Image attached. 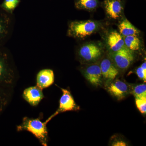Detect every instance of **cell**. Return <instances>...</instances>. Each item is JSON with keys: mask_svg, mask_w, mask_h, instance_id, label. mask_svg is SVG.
<instances>
[{"mask_svg": "<svg viewBox=\"0 0 146 146\" xmlns=\"http://www.w3.org/2000/svg\"><path fill=\"white\" fill-rule=\"evenodd\" d=\"M118 28L120 34L124 37L129 35L137 36L139 34V31L126 19L120 23Z\"/></svg>", "mask_w": 146, "mask_h": 146, "instance_id": "obj_16", "label": "cell"}, {"mask_svg": "<svg viewBox=\"0 0 146 146\" xmlns=\"http://www.w3.org/2000/svg\"><path fill=\"white\" fill-rule=\"evenodd\" d=\"M104 5L106 12L112 19H118L122 13L123 6L122 0H104Z\"/></svg>", "mask_w": 146, "mask_h": 146, "instance_id": "obj_12", "label": "cell"}, {"mask_svg": "<svg viewBox=\"0 0 146 146\" xmlns=\"http://www.w3.org/2000/svg\"><path fill=\"white\" fill-rule=\"evenodd\" d=\"M54 81V73L50 69L41 70L36 75V85L42 90L51 86Z\"/></svg>", "mask_w": 146, "mask_h": 146, "instance_id": "obj_13", "label": "cell"}, {"mask_svg": "<svg viewBox=\"0 0 146 146\" xmlns=\"http://www.w3.org/2000/svg\"><path fill=\"white\" fill-rule=\"evenodd\" d=\"M136 74L138 77L143 80L145 83L146 80V62L145 61L136 70Z\"/></svg>", "mask_w": 146, "mask_h": 146, "instance_id": "obj_22", "label": "cell"}, {"mask_svg": "<svg viewBox=\"0 0 146 146\" xmlns=\"http://www.w3.org/2000/svg\"><path fill=\"white\" fill-rule=\"evenodd\" d=\"M85 78L93 86L98 87L102 85L103 81L100 65L91 64L87 66L83 71Z\"/></svg>", "mask_w": 146, "mask_h": 146, "instance_id": "obj_10", "label": "cell"}, {"mask_svg": "<svg viewBox=\"0 0 146 146\" xmlns=\"http://www.w3.org/2000/svg\"><path fill=\"white\" fill-rule=\"evenodd\" d=\"M107 86L109 94L118 100L123 99L130 93L128 84L119 80H113Z\"/></svg>", "mask_w": 146, "mask_h": 146, "instance_id": "obj_8", "label": "cell"}, {"mask_svg": "<svg viewBox=\"0 0 146 146\" xmlns=\"http://www.w3.org/2000/svg\"><path fill=\"white\" fill-rule=\"evenodd\" d=\"M100 67L103 81L106 85L115 80L119 73V69L109 58H104L100 63Z\"/></svg>", "mask_w": 146, "mask_h": 146, "instance_id": "obj_9", "label": "cell"}, {"mask_svg": "<svg viewBox=\"0 0 146 146\" xmlns=\"http://www.w3.org/2000/svg\"><path fill=\"white\" fill-rule=\"evenodd\" d=\"M61 89L63 94L59 100V107L54 114L45 121L47 124L59 113L67 111H77L80 109V107L76 104L70 92L66 89Z\"/></svg>", "mask_w": 146, "mask_h": 146, "instance_id": "obj_4", "label": "cell"}, {"mask_svg": "<svg viewBox=\"0 0 146 146\" xmlns=\"http://www.w3.org/2000/svg\"><path fill=\"white\" fill-rule=\"evenodd\" d=\"M20 2V0H4L1 8L9 13H12Z\"/></svg>", "mask_w": 146, "mask_h": 146, "instance_id": "obj_20", "label": "cell"}, {"mask_svg": "<svg viewBox=\"0 0 146 146\" xmlns=\"http://www.w3.org/2000/svg\"><path fill=\"white\" fill-rule=\"evenodd\" d=\"M42 90L36 85L30 86L24 90L23 98L31 106H37L44 97Z\"/></svg>", "mask_w": 146, "mask_h": 146, "instance_id": "obj_11", "label": "cell"}, {"mask_svg": "<svg viewBox=\"0 0 146 146\" xmlns=\"http://www.w3.org/2000/svg\"><path fill=\"white\" fill-rule=\"evenodd\" d=\"M98 27L96 22L91 20L73 21L69 25L68 34L74 38H85L96 31Z\"/></svg>", "mask_w": 146, "mask_h": 146, "instance_id": "obj_3", "label": "cell"}, {"mask_svg": "<svg viewBox=\"0 0 146 146\" xmlns=\"http://www.w3.org/2000/svg\"><path fill=\"white\" fill-rule=\"evenodd\" d=\"M107 42L110 49L112 52L117 51L125 46L122 36L116 31L109 33L108 36Z\"/></svg>", "mask_w": 146, "mask_h": 146, "instance_id": "obj_14", "label": "cell"}, {"mask_svg": "<svg viewBox=\"0 0 146 146\" xmlns=\"http://www.w3.org/2000/svg\"><path fill=\"white\" fill-rule=\"evenodd\" d=\"M11 86L0 84V115L7 106L11 96Z\"/></svg>", "mask_w": 146, "mask_h": 146, "instance_id": "obj_15", "label": "cell"}, {"mask_svg": "<svg viewBox=\"0 0 146 146\" xmlns=\"http://www.w3.org/2000/svg\"><path fill=\"white\" fill-rule=\"evenodd\" d=\"M102 50L98 46L94 43L83 45L79 50L78 54L82 59L86 62H94L101 56Z\"/></svg>", "mask_w": 146, "mask_h": 146, "instance_id": "obj_7", "label": "cell"}, {"mask_svg": "<svg viewBox=\"0 0 146 146\" xmlns=\"http://www.w3.org/2000/svg\"><path fill=\"white\" fill-rule=\"evenodd\" d=\"M124 41L125 46L133 51L138 50L140 49L141 42L137 35H129L125 36Z\"/></svg>", "mask_w": 146, "mask_h": 146, "instance_id": "obj_18", "label": "cell"}, {"mask_svg": "<svg viewBox=\"0 0 146 146\" xmlns=\"http://www.w3.org/2000/svg\"><path fill=\"white\" fill-rule=\"evenodd\" d=\"M16 78V70L10 54L0 46V84L12 86Z\"/></svg>", "mask_w": 146, "mask_h": 146, "instance_id": "obj_2", "label": "cell"}, {"mask_svg": "<svg viewBox=\"0 0 146 146\" xmlns=\"http://www.w3.org/2000/svg\"><path fill=\"white\" fill-rule=\"evenodd\" d=\"M112 62L118 69H127L134 59L133 51L124 46L117 51L113 52L111 55Z\"/></svg>", "mask_w": 146, "mask_h": 146, "instance_id": "obj_5", "label": "cell"}, {"mask_svg": "<svg viewBox=\"0 0 146 146\" xmlns=\"http://www.w3.org/2000/svg\"><path fill=\"white\" fill-rule=\"evenodd\" d=\"M137 108L142 114L146 113V98H135Z\"/></svg>", "mask_w": 146, "mask_h": 146, "instance_id": "obj_21", "label": "cell"}, {"mask_svg": "<svg viewBox=\"0 0 146 146\" xmlns=\"http://www.w3.org/2000/svg\"><path fill=\"white\" fill-rule=\"evenodd\" d=\"M11 14L2 8L0 9V46H3L11 33L13 24Z\"/></svg>", "mask_w": 146, "mask_h": 146, "instance_id": "obj_6", "label": "cell"}, {"mask_svg": "<svg viewBox=\"0 0 146 146\" xmlns=\"http://www.w3.org/2000/svg\"><path fill=\"white\" fill-rule=\"evenodd\" d=\"M111 145L113 146H126L127 145V144L125 141L120 138H115L113 142L111 144Z\"/></svg>", "mask_w": 146, "mask_h": 146, "instance_id": "obj_23", "label": "cell"}, {"mask_svg": "<svg viewBox=\"0 0 146 146\" xmlns=\"http://www.w3.org/2000/svg\"><path fill=\"white\" fill-rule=\"evenodd\" d=\"M76 7L89 11L95 10L99 5V0H74Z\"/></svg>", "mask_w": 146, "mask_h": 146, "instance_id": "obj_17", "label": "cell"}, {"mask_svg": "<svg viewBox=\"0 0 146 146\" xmlns=\"http://www.w3.org/2000/svg\"><path fill=\"white\" fill-rule=\"evenodd\" d=\"M47 123L42 122L40 118H32L25 117L20 125L17 126V131H27L32 133L42 146H47L48 142Z\"/></svg>", "mask_w": 146, "mask_h": 146, "instance_id": "obj_1", "label": "cell"}, {"mask_svg": "<svg viewBox=\"0 0 146 146\" xmlns=\"http://www.w3.org/2000/svg\"><path fill=\"white\" fill-rule=\"evenodd\" d=\"M131 93L135 98H146L145 84L136 85L132 89Z\"/></svg>", "mask_w": 146, "mask_h": 146, "instance_id": "obj_19", "label": "cell"}]
</instances>
